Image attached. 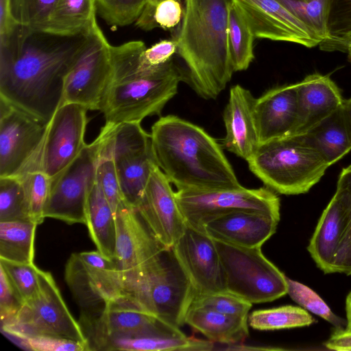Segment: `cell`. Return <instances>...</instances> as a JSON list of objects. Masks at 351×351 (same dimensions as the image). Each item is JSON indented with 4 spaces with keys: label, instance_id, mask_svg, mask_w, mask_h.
Returning <instances> with one entry per match:
<instances>
[{
    "label": "cell",
    "instance_id": "6da1fadb",
    "mask_svg": "<svg viewBox=\"0 0 351 351\" xmlns=\"http://www.w3.org/2000/svg\"><path fill=\"white\" fill-rule=\"evenodd\" d=\"M88 32L64 36L19 25L0 41V98L47 124L62 104L64 78Z\"/></svg>",
    "mask_w": 351,
    "mask_h": 351
},
{
    "label": "cell",
    "instance_id": "7a4b0ae2",
    "mask_svg": "<svg viewBox=\"0 0 351 351\" xmlns=\"http://www.w3.org/2000/svg\"><path fill=\"white\" fill-rule=\"evenodd\" d=\"M150 138L156 165L177 191L242 186L221 145L202 128L166 115L153 124Z\"/></svg>",
    "mask_w": 351,
    "mask_h": 351
},
{
    "label": "cell",
    "instance_id": "3957f363",
    "mask_svg": "<svg viewBox=\"0 0 351 351\" xmlns=\"http://www.w3.org/2000/svg\"><path fill=\"white\" fill-rule=\"evenodd\" d=\"M232 1L184 0L177 53L187 68L185 82L205 99H216L234 72L228 32Z\"/></svg>",
    "mask_w": 351,
    "mask_h": 351
},
{
    "label": "cell",
    "instance_id": "277c9868",
    "mask_svg": "<svg viewBox=\"0 0 351 351\" xmlns=\"http://www.w3.org/2000/svg\"><path fill=\"white\" fill-rule=\"evenodd\" d=\"M122 283L121 298L173 326L185 324L195 291L172 248H163Z\"/></svg>",
    "mask_w": 351,
    "mask_h": 351
},
{
    "label": "cell",
    "instance_id": "5b68a950",
    "mask_svg": "<svg viewBox=\"0 0 351 351\" xmlns=\"http://www.w3.org/2000/svg\"><path fill=\"white\" fill-rule=\"evenodd\" d=\"M247 162L267 188L284 195L307 193L330 167L303 133L260 144Z\"/></svg>",
    "mask_w": 351,
    "mask_h": 351
},
{
    "label": "cell",
    "instance_id": "8992f818",
    "mask_svg": "<svg viewBox=\"0 0 351 351\" xmlns=\"http://www.w3.org/2000/svg\"><path fill=\"white\" fill-rule=\"evenodd\" d=\"M183 80L185 74L171 59L152 71L111 82L99 111L106 123H141L159 115Z\"/></svg>",
    "mask_w": 351,
    "mask_h": 351
},
{
    "label": "cell",
    "instance_id": "52a82bcc",
    "mask_svg": "<svg viewBox=\"0 0 351 351\" xmlns=\"http://www.w3.org/2000/svg\"><path fill=\"white\" fill-rule=\"evenodd\" d=\"M99 134L101 138L100 154L112 159L124 199L136 210L156 164L150 134L140 122H128L105 123Z\"/></svg>",
    "mask_w": 351,
    "mask_h": 351
},
{
    "label": "cell",
    "instance_id": "ba28073f",
    "mask_svg": "<svg viewBox=\"0 0 351 351\" xmlns=\"http://www.w3.org/2000/svg\"><path fill=\"white\" fill-rule=\"evenodd\" d=\"M226 291L252 304L265 303L287 293V276L263 254L215 240Z\"/></svg>",
    "mask_w": 351,
    "mask_h": 351
},
{
    "label": "cell",
    "instance_id": "9c48e42d",
    "mask_svg": "<svg viewBox=\"0 0 351 351\" xmlns=\"http://www.w3.org/2000/svg\"><path fill=\"white\" fill-rule=\"evenodd\" d=\"M1 328L12 341L34 335H50L88 346L81 325L68 309L51 274L41 269L36 295L23 304L11 322L1 326Z\"/></svg>",
    "mask_w": 351,
    "mask_h": 351
},
{
    "label": "cell",
    "instance_id": "30bf717a",
    "mask_svg": "<svg viewBox=\"0 0 351 351\" xmlns=\"http://www.w3.org/2000/svg\"><path fill=\"white\" fill-rule=\"evenodd\" d=\"M186 225L204 231L213 219L238 210L261 212L280 217L279 197L267 187L180 190L176 192Z\"/></svg>",
    "mask_w": 351,
    "mask_h": 351
},
{
    "label": "cell",
    "instance_id": "8fae6325",
    "mask_svg": "<svg viewBox=\"0 0 351 351\" xmlns=\"http://www.w3.org/2000/svg\"><path fill=\"white\" fill-rule=\"evenodd\" d=\"M101 147L99 134L86 144L80 154L63 171L51 179L44 217L67 223H86L88 193L97 176Z\"/></svg>",
    "mask_w": 351,
    "mask_h": 351
},
{
    "label": "cell",
    "instance_id": "7c38bea8",
    "mask_svg": "<svg viewBox=\"0 0 351 351\" xmlns=\"http://www.w3.org/2000/svg\"><path fill=\"white\" fill-rule=\"evenodd\" d=\"M111 47L95 19L81 53L64 78L62 103L100 110L112 80Z\"/></svg>",
    "mask_w": 351,
    "mask_h": 351
},
{
    "label": "cell",
    "instance_id": "4fadbf2b",
    "mask_svg": "<svg viewBox=\"0 0 351 351\" xmlns=\"http://www.w3.org/2000/svg\"><path fill=\"white\" fill-rule=\"evenodd\" d=\"M88 110L79 104L62 103L47 124L38 159L40 169L51 179L71 163L86 145Z\"/></svg>",
    "mask_w": 351,
    "mask_h": 351
},
{
    "label": "cell",
    "instance_id": "5bb4252c",
    "mask_svg": "<svg viewBox=\"0 0 351 351\" xmlns=\"http://www.w3.org/2000/svg\"><path fill=\"white\" fill-rule=\"evenodd\" d=\"M87 338L89 350H99L103 342L114 337L172 335L182 331L149 314L123 298L107 304L94 318L80 319Z\"/></svg>",
    "mask_w": 351,
    "mask_h": 351
},
{
    "label": "cell",
    "instance_id": "9a60e30c",
    "mask_svg": "<svg viewBox=\"0 0 351 351\" xmlns=\"http://www.w3.org/2000/svg\"><path fill=\"white\" fill-rule=\"evenodd\" d=\"M47 124L0 98V177L16 176L40 149Z\"/></svg>",
    "mask_w": 351,
    "mask_h": 351
},
{
    "label": "cell",
    "instance_id": "2e32d148",
    "mask_svg": "<svg viewBox=\"0 0 351 351\" xmlns=\"http://www.w3.org/2000/svg\"><path fill=\"white\" fill-rule=\"evenodd\" d=\"M171 184L155 164L136 208L151 233L164 248H171L187 226Z\"/></svg>",
    "mask_w": 351,
    "mask_h": 351
},
{
    "label": "cell",
    "instance_id": "e0dca14e",
    "mask_svg": "<svg viewBox=\"0 0 351 351\" xmlns=\"http://www.w3.org/2000/svg\"><path fill=\"white\" fill-rule=\"evenodd\" d=\"M195 294L226 291L215 241L189 226L171 247Z\"/></svg>",
    "mask_w": 351,
    "mask_h": 351
},
{
    "label": "cell",
    "instance_id": "ac0fdd59",
    "mask_svg": "<svg viewBox=\"0 0 351 351\" xmlns=\"http://www.w3.org/2000/svg\"><path fill=\"white\" fill-rule=\"evenodd\" d=\"M117 237L114 261L121 280L140 271L164 248L137 211L125 205L115 213Z\"/></svg>",
    "mask_w": 351,
    "mask_h": 351
},
{
    "label": "cell",
    "instance_id": "d6986e66",
    "mask_svg": "<svg viewBox=\"0 0 351 351\" xmlns=\"http://www.w3.org/2000/svg\"><path fill=\"white\" fill-rule=\"evenodd\" d=\"M255 38L287 41L312 48L321 40L276 0H234Z\"/></svg>",
    "mask_w": 351,
    "mask_h": 351
},
{
    "label": "cell",
    "instance_id": "ffe728a7",
    "mask_svg": "<svg viewBox=\"0 0 351 351\" xmlns=\"http://www.w3.org/2000/svg\"><path fill=\"white\" fill-rule=\"evenodd\" d=\"M255 99L248 89L237 84L230 89L223 113L226 134L221 145L246 161L259 145L254 114Z\"/></svg>",
    "mask_w": 351,
    "mask_h": 351
},
{
    "label": "cell",
    "instance_id": "44dd1931",
    "mask_svg": "<svg viewBox=\"0 0 351 351\" xmlns=\"http://www.w3.org/2000/svg\"><path fill=\"white\" fill-rule=\"evenodd\" d=\"M280 217L250 210H238L217 217L204 226L213 239L245 247H261L276 232Z\"/></svg>",
    "mask_w": 351,
    "mask_h": 351
},
{
    "label": "cell",
    "instance_id": "7402d4cb",
    "mask_svg": "<svg viewBox=\"0 0 351 351\" xmlns=\"http://www.w3.org/2000/svg\"><path fill=\"white\" fill-rule=\"evenodd\" d=\"M254 114L259 145L291 134L298 116L297 84L272 88L256 98Z\"/></svg>",
    "mask_w": 351,
    "mask_h": 351
},
{
    "label": "cell",
    "instance_id": "603a6c76",
    "mask_svg": "<svg viewBox=\"0 0 351 351\" xmlns=\"http://www.w3.org/2000/svg\"><path fill=\"white\" fill-rule=\"evenodd\" d=\"M348 224V208L337 189L323 211L307 250L324 274L334 273L336 256L344 240Z\"/></svg>",
    "mask_w": 351,
    "mask_h": 351
},
{
    "label": "cell",
    "instance_id": "cb8c5ba5",
    "mask_svg": "<svg viewBox=\"0 0 351 351\" xmlns=\"http://www.w3.org/2000/svg\"><path fill=\"white\" fill-rule=\"evenodd\" d=\"M296 84L298 116L291 134L306 132L340 108L344 101L328 75L310 74Z\"/></svg>",
    "mask_w": 351,
    "mask_h": 351
},
{
    "label": "cell",
    "instance_id": "d4e9b609",
    "mask_svg": "<svg viewBox=\"0 0 351 351\" xmlns=\"http://www.w3.org/2000/svg\"><path fill=\"white\" fill-rule=\"evenodd\" d=\"M185 324L203 334L208 340L226 345L242 343L249 335L247 319L200 306H191Z\"/></svg>",
    "mask_w": 351,
    "mask_h": 351
},
{
    "label": "cell",
    "instance_id": "484cf974",
    "mask_svg": "<svg viewBox=\"0 0 351 351\" xmlns=\"http://www.w3.org/2000/svg\"><path fill=\"white\" fill-rule=\"evenodd\" d=\"M85 224L97 250L114 259L117 237L115 215L97 176L88 195Z\"/></svg>",
    "mask_w": 351,
    "mask_h": 351
},
{
    "label": "cell",
    "instance_id": "4316f807",
    "mask_svg": "<svg viewBox=\"0 0 351 351\" xmlns=\"http://www.w3.org/2000/svg\"><path fill=\"white\" fill-rule=\"evenodd\" d=\"M214 342L188 337L182 332L172 335L114 337L106 339L99 350L210 351Z\"/></svg>",
    "mask_w": 351,
    "mask_h": 351
},
{
    "label": "cell",
    "instance_id": "83f0119b",
    "mask_svg": "<svg viewBox=\"0 0 351 351\" xmlns=\"http://www.w3.org/2000/svg\"><path fill=\"white\" fill-rule=\"evenodd\" d=\"M303 134L330 166L351 150L341 106Z\"/></svg>",
    "mask_w": 351,
    "mask_h": 351
},
{
    "label": "cell",
    "instance_id": "f1b7e54d",
    "mask_svg": "<svg viewBox=\"0 0 351 351\" xmlns=\"http://www.w3.org/2000/svg\"><path fill=\"white\" fill-rule=\"evenodd\" d=\"M96 14L95 0H59L46 32L64 36L86 33Z\"/></svg>",
    "mask_w": 351,
    "mask_h": 351
},
{
    "label": "cell",
    "instance_id": "f546056e",
    "mask_svg": "<svg viewBox=\"0 0 351 351\" xmlns=\"http://www.w3.org/2000/svg\"><path fill=\"white\" fill-rule=\"evenodd\" d=\"M37 226L32 221H0V259L34 263Z\"/></svg>",
    "mask_w": 351,
    "mask_h": 351
},
{
    "label": "cell",
    "instance_id": "4dcf8cb0",
    "mask_svg": "<svg viewBox=\"0 0 351 351\" xmlns=\"http://www.w3.org/2000/svg\"><path fill=\"white\" fill-rule=\"evenodd\" d=\"M228 43L234 72L246 70L254 58L255 38L243 12L232 0L228 12Z\"/></svg>",
    "mask_w": 351,
    "mask_h": 351
},
{
    "label": "cell",
    "instance_id": "1f68e13d",
    "mask_svg": "<svg viewBox=\"0 0 351 351\" xmlns=\"http://www.w3.org/2000/svg\"><path fill=\"white\" fill-rule=\"evenodd\" d=\"M315 319L304 308L287 305L256 310L248 315V325L254 330H275L309 326Z\"/></svg>",
    "mask_w": 351,
    "mask_h": 351
},
{
    "label": "cell",
    "instance_id": "d6a6232c",
    "mask_svg": "<svg viewBox=\"0 0 351 351\" xmlns=\"http://www.w3.org/2000/svg\"><path fill=\"white\" fill-rule=\"evenodd\" d=\"M299 19L321 43L328 38L332 0H276Z\"/></svg>",
    "mask_w": 351,
    "mask_h": 351
},
{
    "label": "cell",
    "instance_id": "836d02e7",
    "mask_svg": "<svg viewBox=\"0 0 351 351\" xmlns=\"http://www.w3.org/2000/svg\"><path fill=\"white\" fill-rule=\"evenodd\" d=\"M16 176L20 178L24 187L29 219L39 225L45 219L44 210L51 179L39 168L27 169Z\"/></svg>",
    "mask_w": 351,
    "mask_h": 351
},
{
    "label": "cell",
    "instance_id": "e575fe53",
    "mask_svg": "<svg viewBox=\"0 0 351 351\" xmlns=\"http://www.w3.org/2000/svg\"><path fill=\"white\" fill-rule=\"evenodd\" d=\"M184 13L182 0H160L154 7L145 6L135 24L145 31L156 27L173 31L181 24Z\"/></svg>",
    "mask_w": 351,
    "mask_h": 351
},
{
    "label": "cell",
    "instance_id": "d590c367",
    "mask_svg": "<svg viewBox=\"0 0 351 351\" xmlns=\"http://www.w3.org/2000/svg\"><path fill=\"white\" fill-rule=\"evenodd\" d=\"M31 221L24 187L17 176L0 177V221Z\"/></svg>",
    "mask_w": 351,
    "mask_h": 351
},
{
    "label": "cell",
    "instance_id": "8d00e7d4",
    "mask_svg": "<svg viewBox=\"0 0 351 351\" xmlns=\"http://www.w3.org/2000/svg\"><path fill=\"white\" fill-rule=\"evenodd\" d=\"M59 0H13V15L19 25L46 32Z\"/></svg>",
    "mask_w": 351,
    "mask_h": 351
},
{
    "label": "cell",
    "instance_id": "74e56055",
    "mask_svg": "<svg viewBox=\"0 0 351 351\" xmlns=\"http://www.w3.org/2000/svg\"><path fill=\"white\" fill-rule=\"evenodd\" d=\"M0 268L24 304L36 295L39 288L40 269L34 263L0 259Z\"/></svg>",
    "mask_w": 351,
    "mask_h": 351
},
{
    "label": "cell",
    "instance_id": "f35d334b",
    "mask_svg": "<svg viewBox=\"0 0 351 351\" xmlns=\"http://www.w3.org/2000/svg\"><path fill=\"white\" fill-rule=\"evenodd\" d=\"M287 294L302 307L324 319L336 328H345L346 320L337 316L325 302L307 286L287 277Z\"/></svg>",
    "mask_w": 351,
    "mask_h": 351
},
{
    "label": "cell",
    "instance_id": "ab89813d",
    "mask_svg": "<svg viewBox=\"0 0 351 351\" xmlns=\"http://www.w3.org/2000/svg\"><path fill=\"white\" fill-rule=\"evenodd\" d=\"M97 13L107 25L123 27L135 23L146 0H95Z\"/></svg>",
    "mask_w": 351,
    "mask_h": 351
},
{
    "label": "cell",
    "instance_id": "60d3db41",
    "mask_svg": "<svg viewBox=\"0 0 351 351\" xmlns=\"http://www.w3.org/2000/svg\"><path fill=\"white\" fill-rule=\"evenodd\" d=\"M191 305L200 306L216 311L248 319L252 304L228 291L195 294Z\"/></svg>",
    "mask_w": 351,
    "mask_h": 351
},
{
    "label": "cell",
    "instance_id": "b9f144b4",
    "mask_svg": "<svg viewBox=\"0 0 351 351\" xmlns=\"http://www.w3.org/2000/svg\"><path fill=\"white\" fill-rule=\"evenodd\" d=\"M351 32V0H332L328 22V38L320 49L336 51L339 43Z\"/></svg>",
    "mask_w": 351,
    "mask_h": 351
},
{
    "label": "cell",
    "instance_id": "7bdbcfd3",
    "mask_svg": "<svg viewBox=\"0 0 351 351\" xmlns=\"http://www.w3.org/2000/svg\"><path fill=\"white\" fill-rule=\"evenodd\" d=\"M344 196L348 208V224L344 240L336 256L334 273L351 275V165L342 169L337 183V189Z\"/></svg>",
    "mask_w": 351,
    "mask_h": 351
},
{
    "label": "cell",
    "instance_id": "ee69618b",
    "mask_svg": "<svg viewBox=\"0 0 351 351\" xmlns=\"http://www.w3.org/2000/svg\"><path fill=\"white\" fill-rule=\"evenodd\" d=\"M97 178L115 215L120 208L128 204L121 190L112 159L101 154L97 167Z\"/></svg>",
    "mask_w": 351,
    "mask_h": 351
},
{
    "label": "cell",
    "instance_id": "f6af8a7d",
    "mask_svg": "<svg viewBox=\"0 0 351 351\" xmlns=\"http://www.w3.org/2000/svg\"><path fill=\"white\" fill-rule=\"evenodd\" d=\"M23 349L33 351H86L83 343L50 335H34L12 340Z\"/></svg>",
    "mask_w": 351,
    "mask_h": 351
},
{
    "label": "cell",
    "instance_id": "bcb514c9",
    "mask_svg": "<svg viewBox=\"0 0 351 351\" xmlns=\"http://www.w3.org/2000/svg\"><path fill=\"white\" fill-rule=\"evenodd\" d=\"M177 49L178 44L176 38L162 40L152 47L146 48L140 56L138 66L134 75L152 71L167 63L173 59V56L177 53Z\"/></svg>",
    "mask_w": 351,
    "mask_h": 351
},
{
    "label": "cell",
    "instance_id": "7dc6e473",
    "mask_svg": "<svg viewBox=\"0 0 351 351\" xmlns=\"http://www.w3.org/2000/svg\"><path fill=\"white\" fill-rule=\"evenodd\" d=\"M23 304V302L11 285L4 271L0 268L1 326L11 322L19 313Z\"/></svg>",
    "mask_w": 351,
    "mask_h": 351
},
{
    "label": "cell",
    "instance_id": "c3c4849f",
    "mask_svg": "<svg viewBox=\"0 0 351 351\" xmlns=\"http://www.w3.org/2000/svg\"><path fill=\"white\" fill-rule=\"evenodd\" d=\"M19 26L13 15V0H0V40L8 38Z\"/></svg>",
    "mask_w": 351,
    "mask_h": 351
},
{
    "label": "cell",
    "instance_id": "681fc988",
    "mask_svg": "<svg viewBox=\"0 0 351 351\" xmlns=\"http://www.w3.org/2000/svg\"><path fill=\"white\" fill-rule=\"evenodd\" d=\"M325 345L330 350L351 351V330L336 328Z\"/></svg>",
    "mask_w": 351,
    "mask_h": 351
},
{
    "label": "cell",
    "instance_id": "f907efd6",
    "mask_svg": "<svg viewBox=\"0 0 351 351\" xmlns=\"http://www.w3.org/2000/svg\"><path fill=\"white\" fill-rule=\"evenodd\" d=\"M341 109L351 141V97L344 99Z\"/></svg>",
    "mask_w": 351,
    "mask_h": 351
},
{
    "label": "cell",
    "instance_id": "816d5d0a",
    "mask_svg": "<svg viewBox=\"0 0 351 351\" xmlns=\"http://www.w3.org/2000/svg\"><path fill=\"white\" fill-rule=\"evenodd\" d=\"M336 51L346 53L351 62V32L339 43Z\"/></svg>",
    "mask_w": 351,
    "mask_h": 351
},
{
    "label": "cell",
    "instance_id": "f5cc1de1",
    "mask_svg": "<svg viewBox=\"0 0 351 351\" xmlns=\"http://www.w3.org/2000/svg\"><path fill=\"white\" fill-rule=\"evenodd\" d=\"M346 329L351 330V291L346 298Z\"/></svg>",
    "mask_w": 351,
    "mask_h": 351
},
{
    "label": "cell",
    "instance_id": "db71d44e",
    "mask_svg": "<svg viewBox=\"0 0 351 351\" xmlns=\"http://www.w3.org/2000/svg\"><path fill=\"white\" fill-rule=\"evenodd\" d=\"M160 0H146V4L145 6L154 7Z\"/></svg>",
    "mask_w": 351,
    "mask_h": 351
}]
</instances>
